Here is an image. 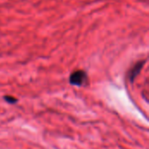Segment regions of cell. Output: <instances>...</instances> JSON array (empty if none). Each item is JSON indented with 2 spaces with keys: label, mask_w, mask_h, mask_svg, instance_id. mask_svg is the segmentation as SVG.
I'll list each match as a JSON object with an SVG mask.
<instances>
[{
  "label": "cell",
  "mask_w": 149,
  "mask_h": 149,
  "mask_svg": "<svg viewBox=\"0 0 149 149\" xmlns=\"http://www.w3.org/2000/svg\"><path fill=\"white\" fill-rule=\"evenodd\" d=\"M87 81V74L82 70L75 71L70 75L69 82L71 85L75 86H82L86 85Z\"/></svg>",
  "instance_id": "obj_1"
},
{
  "label": "cell",
  "mask_w": 149,
  "mask_h": 149,
  "mask_svg": "<svg viewBox=\"0 0 149 149\" xmlns=\"http://www.w3.org/2000/svg\"><path fill=\"white\" fill-rule=\"evenodd\" d=\"M145 63H146V60L139 61V62H137V63L133 66V68L130 70L128 77H129V80H130L131 82H134V80L136 79V77L140 74V72H141V69L143 68Z\"/></svg>",
  "instance_id": "obj_2"
},
{
  "label": "cell",
  "mask_w": 149,
  "mask_h": 149,
  "mask_svg": "<svg viewBox=\"0 0 149 149\" xmlns=\"http://www.w3.org/2000/svg\"><path fill=\"white\" fill-rule=\"evenodd\" d=\"M3 99H4V100L7 102V103H9V104H15V103H17V100L16 99V98H13V97H11V96H4L3 97Z\"/></svg>",
  "instance_id": "obj_3"
}]
</instances>
